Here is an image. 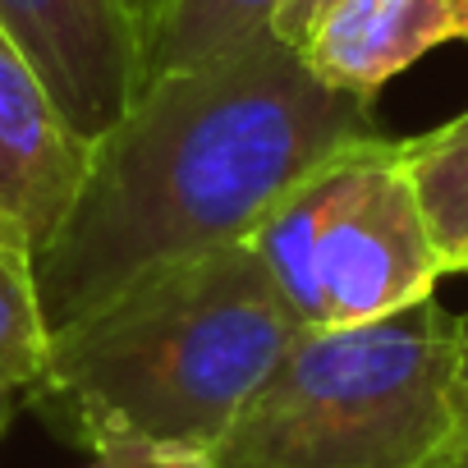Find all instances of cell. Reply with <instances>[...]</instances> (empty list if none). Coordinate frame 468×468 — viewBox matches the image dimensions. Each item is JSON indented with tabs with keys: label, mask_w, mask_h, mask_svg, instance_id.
Returning <instances> with one entry per match:
<instances>
[{
	"label": "cell",
	"mask_w": 468,
	"mask_h": 468,
	"mask_svg": "<svg viewBox=\"0 0 468 468\" xmlns=\"http://www.w3.org/2000/svg\"><path fill=\"white\" fill-rule=\"evenodd\" d=\"M377 133L367 101L326 88L271 33L147 79L37 249L51 340L161 267L249 244L308 170Z\"/></svg>",
	"instance_id": "cell-1"
},
{
	"label": "cell",
	"mask_w": 468,
	"mask_h": 468,
	"mask_svg": "<svg viewBox=\"0 0 468 468\" xmlns=\"http://www.w3.org/2000/svg\"><path fill=\"white\" fill-rule=\"evenodd\" d=\"M299 335L253 244H229L133 281L56 335L28 399L83 450L138 441L211 459Z\"/></svg>",
	"instance_id": "cell-2"
},
{
	"label": "cell",
	"mask_w": 468,
	"mask_h": 468,
	"mask_svg": "<svg viewBox=\"0 0 468 468\" xmlns=\"http://www.w3.org/2000/svg\"><path fill=\"white\" fill-rule=\"evenodd\" d=\"M207 468H463L459 313L436 294L303 331Z\"/></svg>",
	"instance_id": "cell-3"
},
{
	"label": "cell",
	"mask_w": 468,
	"mask_h": 468,
	"mask_svg": "<svg viewBox=\"0 0 468 468\" xmlns=\"http://www.w3.org/2000/svg\"><path fill=\"white\" fill-rule=\"evenodd\" d=\"M253 253L303 331H345L436 294L445 267L399 138H363L308 170L258 225Z\"/></svg>",
	"instance_id": "cell-4"
},
{
	"label": "cell",
	"mask_w": 468,
	"mask_h": 468,
	"mask_svg": "<svg viewBox=\"0 0 468 468\" xmlns=\"http://www.w3.org/2000/svg\"><path fill=\"white\" fill-rule=\"evenodd\" d=\"M0 24L88 143L115 129L147 88V47L120 0H0Z\"/></svg>",
	"instance_id": "cell-5"
},
{
	"label": "cell",
	"mask_w": 468,
	"mask_h": 468,
	"mask_svg": "<svg viewBox=\"0 0 468 468\" xmlns=\"http://www.w3.org/2000/svg\"><path fill=\"white\" fill-rule=\"evenodd\" d=\"M92 143L65 120L28 51L0 24V220L33 253L60 229L88 179Z\"/></svg>",
	"instance_id": "cell-6"
},
{
	"label": "cell",
	"mask_w": 468,
	"mask_h": 468,
	"mask_svg": "<svg viewBox=\"0 0 468 468\" xmlns=\"http://www.w3.org/2000/svg\"><path fill=\"white\" fill-rule=\"evenodd\" d=\"M450 42H468V0H340L299 56L326 88L377 106L395 74Z\"/></svg>",
	"instance_id": "cell-7"
},
{
	"label": "cell",
	"mask_w": 468,
	"mask_h": 468,
	"mask_svg": "<svg viewBox=\"0 0 468 468\" xmlns=\"http://www.w3.org/2000/svg\"><path fill=\"white\" fill-rule=\"evenodd\" d=\"M399 156L409 170V184L418 193L431 249L445 267V276H463L468 267V111L450 124L399 138Z\"/></svg>",
	"instance_id": "cell-8"
},
{
	"label": "cell",
	"mask_w": 468,
	"mask_h": 468,
	"mask_svg": "<svg viewBox=\"0 0 468 468\" xmlns=\"http://www.w3.org/2000/svg\"><path fill=\"white\" fill-rule=\"evenodd\" d=\"M51 363V331L37 294V253L28 234L0 220V386L33 395Z\"/></svg>",
	"instance_id": "cell-9"
},
{
	"label": "cell",
	"mask_w": 468,
	"mask_h": 468,
	"mask_svg": "<svg viewBox=\"0 0 468 468\" xmlns=\"http://www.w3.org/2000/svg\"><path fill=\"white\" fill-rule=\"evenodd\" d=\"M276 5L281 0H165V15L147 56V79L216 60L262 37Z\"/></svg>",
	"instance_id": "cell-10"
},
{
	"label": "cell",
	"mask_w": 468,
	"mask_h": 468,
	"mask_svg": "<svg viewBox=\"0 0 468 468\" xmlns=\"http://www.w3.org/2000/svg\"><path fill=\"white\" fill-rule=\"evenodd\" d=\"M88 468H207V459H184V454H165L138 441H106L97 450H88Z\"/></svg>",
	"instance_id": "cell-11"
},
{
	"label": "cell",
	"mask_w": 468,
	"mask_h": 468,
	"mask_svg": "<svg viewBox=\"0 0 468 468\" xmlns=\"http://www.w3.org/2000/svg\"><path fill=\"white\" fill-rule=\"evenodd\" d=\"M335 5H340V0H281V5L271 10L267 33L299 51V47L308 42V33L322 24V15H326V10H335Z\"/></svg>",
	"instance_id": "cell-12"
},
{
	"label": "cell",
	"mask_w": 468,
	"mask_h": 468,
	"mask_svg": "<svg viewBox=\"0 0 468 468\" xmlns=\"http://www.w3.org/2000/svg\"><path fill=\"white\" fill-rule=\"evenodd\" d=\"M120 5H124V15L133 19V28L143 33V47H147V56H152V37H156V28H161L165 0H120Z\"/></svg>",
	"instance_id": "cell-13"
},
{
	"label": "cell",
	"mask_w": 468,
	"mask_h": 468,
	"mask_svg": "<svg viewBox=\"0 0 468 468\" xmlns=\"http://www.w3.org/2000/svg\"><path fill=\"white\" fill-rule=\"evenodd\" d=\"M459 354H463V468H468V313H459Z\"/></svg>",
	"instance_id": "cell-14"
},
{
	"label": "cell",
	"mask_w": 468,
	"mask_h": 468,
	"mask_svg": "<svg viewBox=\"0 0 468 468\" xmlns=\"http://www.w3.org/2000/svg\"><path fill=\"white\" fill-rule=\"evenodd\" d=\"M15 409H19V390H10V386H0V436H5V427H10Z\"/></svg>",
	"instance_id": "cell-15"
},
{
	"label": "cell",
	"mask_w": 468,
	"mask_h": 468,
	"mask_svg": "<svg viewBox=\"0 0 468 468\" xmlns=\"http://www.w3.org/2000/svg\"><path fill=\"white\" fill-rule=\"evenodd\" d=\"M463 276H468V267H463Z\"/></svg>",
	"instance_id": "cell-16"
}]
</instances>
